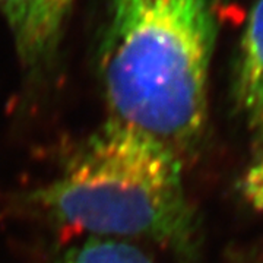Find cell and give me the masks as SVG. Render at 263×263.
Wrapping results in <instances>:
<instances>
[{
  "mask_svg": "<svg viewBox=\"0 0 263 263\" xmlns=\"http://www.w3.org/2000/svg\"><path fill=\"white\" fill-rule=\"evenodd\" d=\"M235 98L250 129L263 135V0H256L246 22L237 69Z\"/></svg>",
  "mask_w": 263,
  "mask_h": 263,
  "instance_id": "obj_4",
  "label": "cell"
},
{
  "mask_svg": "<svg viewBox=\"0 0 263 263\" xmlns=\"http://www.w3.org/2000/svg\"><path fill=\"white\" fill-rule=\"evenodd\" d=\"M241 190L246 200L257 211H263V148L247 170Z\"/></svg>",
  "mask_w": 263,
  "mask_h": 263,
  "instance_id": "obj_6",
  "label": "cell"
},
{
  "mask_svg": "<svg viewBox=\"0 0 263 263\" xmlns=\"http://www.w3.org/2000/svg\"><path fill=\"white\" fill-rule=\"evenodd\" d=\"M28 200L62 226L145 238L190 257L196 218L181 160L160 142L105 122L72 154L60 176Z\"/></svg>",
  "mask_w": 263,
  "mask_h": 263,
  "instance_id": "obj_2",
  "label": "cell"
},
{
  "mask_svg": "<svg viewBox=\"0 0 263 263\" xmlns=\"http://www.w3.org/2000/svg\"><path fill=\"white\" fill-rule=\"evenodd\" d=\"M59 263H154V260L126 241L94 237L67 249Z\"/></svg>",
  "mask_w": 263,
  "mask_h": 263,
  "instance_id": "obj_5",
  "label": "cell"
},
{
  "mask_svg": "<svg viewBox=\"0 0 263 263\" xmlns=\"http://www.w3.org/2000/svg\"><path fill=\"white\" fill-rule=\"evenodd\" d=\"M215 41L212 0H108L95 50L107 122L181 160L205 130Z\"/></svg>",
  "mask_w": 263,
  "mask_h": 263,
  "instance_id": "obj_1",
  "label": "cell"
},
{
  "mask_svg": "<svg viewBox=\"0 0 263 263\" xmlns=\"http://www.w3.org/2000/svg\"><path fill=\"white\" fill-rule=\"evenodd\" d=\"M73 0H0L15 51L27 78L38 81L56 63Z\"/></svg>",
  "mask_w": 263,
  "mask_h": 263,
  "instance_id": "obj_3",
  "label": "cell"
}]
</instances>
